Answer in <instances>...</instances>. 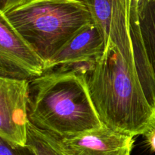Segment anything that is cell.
I'll list each match as a JSON object with an SVG mask.
<instances>
[{"instance_id":"cell-9","label":"cell","mask_w":155,"mask_h":155,"mask_svg":"<svg viewBox=\"0 0 155 155\" xmlns=\"http://www.w3.org/2000/svg\"><path fill=\"white\" fill-rule=\"evenodd\" d=\"M27 146L36 155H68L61 147L57 136L41 130L30 123Z\"/></svg>"},{"instance_id":"cell-12","label":"cell","mask_w":155,"mask_h":155,"mask_svg":"<svg viewBox=\"0 0 155 155\" xmlns=\"http://www.w3.org/2000/svg\"><path fill=\"white\" fill-rule=\"evenodd\" d=\"M142 135L148 148L155 152V120L148 126Z\"/></svg>"},{"instance_id":"cell-5","label":"cell","mask_w":155,"mask_h":155,"mask_svg":"<svg viewBox=\"0 0 155 155\" xmlns=\"http://www.w3.org/2000/svg\"><path fill=\"white\" fill-rule=\"evenodd\" d=\"M46 72V63L0 13V77L31 80Z\"/></svg>"},{"instance_id":"cell-10","label":"cell","mask_w":155,"mask_h":155,"mask_svg":"<svg viewBox=\"0 0 155 155\" xmlns=\"http://www.w3.org/2000/svg\"><path fill=\"white\" fill-rule=\"evenodd\" d=\"M92 15V21L104 36L108 37L114 10L117 0H86Z\"/></svg>"},{"instance_id":"cell-8","label":"cell","mask_w":155,"mask_h":155,"mask_svg":"<svg viewBox=\"0 0 155 155\" xmlns=\"http://www.w3.org/2000/svg\"><path fill=\"white\" fill-rule=\"evenodd\" d=\"M138 21L145 53L155 76V0L138 9Z\"/></svg>"},{"instance_id":"cell-1","label":"cell","mask_w":155,"mask_h":155,"mask_svg":"<svg viewBox=\"0 0 155 155\" xmlns=\"http://www.w3.org/2000/svg\"><path fill=\"white\" fill-rule=\"evenodd\" d=\"M87 81L100 119L110 129L135 137L155 120V76L131 0L117 2L104 50Z\"/></svg>"},{"instance_id":"cell-11","label":"cell","mask_w":155,"mask_h":155,"mask_svg":"<svg viewBox=\"0 0 155 155\" xmlns=\"http://www.w3.org/2000/svg\"><path fill=\"white\" fill-rule=\"evenodd\" d=\"M0 155H36L28 147H15L0 138Z\"/></svg>"},{"instance_id":"cell-2","label":"cell","mask_w":155,"mask_h":155,"mask_svg":"<svg viewBox=\"0 0 155 155\" xmlns=\"http://www.w3.org/2000/svg\"><path fill=\"white\" fill-rule=\"evenodd\" d=\"M30 124L58 138L104 126L88 87L87 74L58 67L29 81Z\"/></svg>"},{"instance_id":"cell-7","label":"cell","mask_w":155,"mask_h":155,"mask_svg":"<svg viewBox=\"0 0 155 155\" xmlns=\"http://www.w3.org/2000/svg\"><path fill=\"white\" fill-rule=\"evenodd\" d=\"M105 46L104 36L93 22L85 26L47 63L46 71L55 67L94 60Z\"/></svg>"},{"instance_id":"cell-6","label":"cell","mask_w":155,"mask_h":155,"mask_svg":"<svg viewBox=\"0 0 155 155\" xmlns=\"http://www.w3.org/2000/svg\"><path fill=\"white\" fill-rule=\"evenodd\" d=\"M58 139L68 155H131L135 143L134 137L116 132L105 125Z\"/></svg>"},{"instance_id":"cell-4","label":"cell","mask_w":155,"mask_h":155,"mask_svg":"<svg viewBox=\"0 0 155 155\" xmlns=\"http://www.w3.org/2000/svg\"><path fill=\"white\" fill-rule=\"evenodd\" d=\"M29 81L0 77V138L15 147L28 140Z\"/></svg>"},{"instance_id":"cell-13","label":"cell","mask_w":155,"mask_h":155,"mask_svg":"<svg viewBox=\"0 0 155 155\" xmlns=\"http://www.w3.org/2000/svg\"><path fill=\"white\" fill-rule=\"evenodd\" d=\"M29 0H0V13L5 14L9 11L24 4Z\"/></svg>"},{"instance_id":"cell-3","label":"cell","mask_w":155,"mask_h":155,"mask_svg":"<svg viewBox=\"0 0 155 155\" xmlns=\"http://www.w3.org/2000/svg\"><path fill=\"white\" fill-rule=\"evenodd\" d=\"M4 15L46 66L73 36L93 22L86 0H29Z\"/></svg>"}]
</instances>
